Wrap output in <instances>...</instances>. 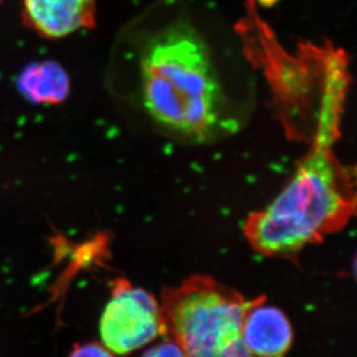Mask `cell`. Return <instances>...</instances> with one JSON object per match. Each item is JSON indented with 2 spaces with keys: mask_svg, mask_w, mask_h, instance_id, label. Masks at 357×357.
<instances>
[{
  "mask_svg": "<svg viewBox=\"0 0 357 357\" xmlns=\"http://www.w3.org/2000/svg\"><path fill=\"white\" fill-rule=\"evenodd\" d=\"M142 357H186L182 348L172 339H165L163 342L153 346L146 351Z\"/></svg>",
  "mask_w": 357,
  "mask_h": 357,
  "instance_id": "obj_8",
  "label": "cell"
},
{
  "mask_svg": "<svg viewBox=\"0 0 357 357\" xmlns=\"http://www.w3.org/2000/svg\"><path fill=\"white\" fill-rule=\"evenodd\" d=\"M17 88L33 103L58 105L70 94V77L56 61H40L24 68Z\"/></svg>",
  "mask_w": 357,
  "mask_h": 357,
  "instance_id": "obj_7",
  "label": "cell"
},
{
  "mask_svg": "<svg viewBox=\"0 0 357 357\" xmlns=\"http://www.w3.org/2000/svg\"><path fill=\"white\" fill-rule=\"evenodd\" d=\"M131 35L135 98L156 128L195 144L236 131L211 47L191 22L175 17Z\"/></svg>",
  "mask_w": 357,
  "mask_h": 357,
  "instance_id": "obj_1",
  "label": "cell"
},
{
  "mask_svg": "<svg viewBox=\"0 0 357 357\" xmlns=\"http://www.w3.org/2000/svg\"><path fill=\"white\" fill-rule=\"evenodd\" d=\"M334 119L324 115L317 142L270 205L248 218L250 245L267 257L294 258L305 246L342 229L356 209L354 174L331 151Z\"/></svg>",
  "mask_w": 357,
  "mask_h": 357,
  "instance_id": "obj_2",
  "label": "cell"
},
{
  "mask_svg": "<svg viewBox=\"0 0 357 357\" xmlns=\"http://www.w3.org/2000/svg\"><path fill=\"white\" fill-rule=\"evenodd\" d=\"M28 26L49 38H61L94 24L95 0H24Z\"/></svg>",
  "mask_w": 357,
  "mask_h": 357,
  "instance_id": "obj_5",
  "label": "cell"
},
{
  "mask_svg": "<svg viewBox=\"0 0 357 357\" xmlns=\"http://www.w3.org/2000/svg\"><path fill=\"white\" fill-rule=\"evenodd\" d=\"M261 297L243 321V337L257 357H283L293 344V328L286 314L275 307L265 305Z\"/></svg>",
  "mask_w": 357,
  "mask_h": 357,
  "instance_id": "obj_6",
  "label": "cell"
},
{
  "mask_svg": "<svg viewBox=\"0 0 357 357\" xmlns=\"http://www.w3.org/2000/svg\"><path fill=\"white\" fill-rule=\"evenodd\" d=\"M70 357H115V354L102 344H87L75 348Z\"/></svg>",
  "mask_w": 357,
  "mask_h": 357,
  "instance_id": "obj_9",
  "label": "cell"
},
{
  "mask_svg": "<svg viewBox=\"0 0 357 357\" xmlns=\"http://www.w3.org/2000/svg\"><path fill=\"white\" fill-rule=\"evenodd\" d=\"M0 3H1V0H0Z\"/></svg>",
  "mask_w": 357,
  "mask_h": 357,
  "instance_id": "obj_10",
  "label": "cell"
},
{
  "mask_svg": "<svg viewBox=\"0 0 357 357\" xmlns=\"http://www.w3.org/2000/svg\"><path fill=\"white\" fill-rule=\"evenodd\" d=\"M162 331L155 297L126 280L115 281L100 323L103 346L114 354H130L158 339Z\"/></svg>",
  "mask_w": 357,
  "mask_h": 357,
  "instance_id": "obj_4",
  "label": "cell"
},
{
  "mask_svg": "<svg viewBox=\"0 0 357 357\" xmlns=\"http://www.w3.org/2000/svg\"><path fill=\"white\" fill-rule=\"evenodd\" d=\"M261 297L249 300L212 278L195 275L162 294V334L186 357H257L243 337V321Z\"/></svg>",
  "mask_w": 357,
  "mask_h": 357,
  "instance_id": "obj_3",
  "label": "cell"
}]
</instances>
